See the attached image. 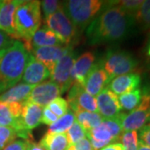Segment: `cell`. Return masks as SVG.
Here are the masks:
<instances>
[{
    "label": "cell",
    "instance_id": "ffe728a7",
    "mask_svg": "<svg viewBox=\"0 0 150 150\" xmlns=\"http://www.w3.org/2000/svg\"><path fill=\"white\" fill-rule=\"evenodd\" d=\"M86 137L90 141L93 150L102 149L111 143L116 142L109 130L103 123L97 128L88 132Z\"/></svg>",
    "mask_w": 150,
    "mask_h": 150
},
{
    "label": "cell",
    "instance_id": "f35d334b",
    "mask_svg": "<svg viewBox=\"0 0 150 150\" xmlns=\"http://www.w3.org/2000/svg\"><path fill=\"white\" fill-rule=\"evenodd\" d=\"M27 141L24 140H15L11 143L3 150H26L27 149Z\"/></svg>",
    "mask_w": 150,
    "mask_h": 150
},
{
    "label": "cell",
    "instance_id": "1f68e13d",
    "mask_svg": "<svg viewBox=\"0 0 150 150\" xmlns=\"http://www.w3.org/2000/svg\"><path fill=\"white\" fill-rule=\"evenodd\" d=\"M16 138L18 135L14 129L0 125V150H3L6 146L15 141Z\"/></svg>",
    "mask_w": 150,
    "mask_h": 150
},
{
    "label": "cell",
    "instance_id": "7c38bea8",
    "mask_svg": "<svg viewBox=\"0 0 150 150\" xmlns=\"http://www.w3.org/2000/svg\"><path fill=\"white\" fill-rule=\"evenodd\" d=\"M72 48L71 46H49V47H40L32 48V55L42 63L52 74L55 65L64 55L69 52Z\"/></svg>",
    "mask_w": 150,
    "mask_h": 150
},
{
    "label": "cell",
    "instance_id": "8fae6325",
    "mask_svg": "<svg viewBox=\"0 0 150 150\" xmlns=\"http://www.w3.org/2000/svg\"><path fill=\"white\" fill-rule=\"evenodd\" d=\"M96 100L98 112L103 119H112L120 115L122 108L118 97L108 87H105L97 95Z\"/></svg>",
    "mask_w": 150,
    "mask_h": 150
},
{
    "label": "cell",
    "instance_id": "f1b7e54d",
    "mask_svg": "<svg viewBox=\"0 0 150 150\" xmlns=\"http://www.w3.org/2000/svg\"><path fill=\"white\" fill-rule=\"evenodd\" d=\"M119 140L123 145V150H138L139 141L137 131L123 132Z\"/></svg>",
    "mask_w": 150,
    "mask_h": 150
},
{
    "label": "cell",
    "instance_id": "8d00e7d4",
    "mask_svg": "<svg viewBox=\"0 0 150 150\" xmlns=\"http://www.w3.org/2000/svg\"><path fill=\"white\" fill-rule=\"evenodd\" d=\"M139 141L145 145L150 147V123L146 124L141 129H139Z\"/></svg>",
    "mask_w": 150,
    "mask_h": 150
},
{
    "label": "cell",
    "instance_id": "5bb4252c",
    "mask_svg": "<svg viewBox=\"0 0 150 150\" xmlns=\"http://www.w3.org/2000/svg\"><path fill=\"white\" fill-rule=\"evenodd\" d=\"M109 81V77L103 69V62L99 61L93 66L83 86L88 93L93 97L97 96L108 84Z\"/></svg>",
    "mask_w": 150,
    "mask_h": 150
},
{
    "label": "cell",
    "instance_id": "9a60e30c",
    "mask_svg": "<svg viewBox=\"0 0 150 150\" xmlns=\"http://www.w3.org/2000/svg\"><path fill=\"white\" fill-rule=\"evenodd\" d=\"M51 77V73L44 65L30 54L26 68L22 77L23 83L38 85Z\"/></svg>",
    "mask_w": 150,
    "mask_h": 150
},
{
    "label": "cell",
    "instance_id": "ba28073f",
    "mask_svg": "<svg viewBox=\"0 0 150 150\" xmlns=\"http://www.w3.org/2000/svg\"><path fill=\"white\" fill-rule=\"evenodd\" d=\"M45 26L54 33L62 43L67 45L74 38L76 34V28L63 8L45 18Z\"/></svg>",
    "mask_w": 150,
    "mask_h": 150
},
{
    "label": "cell",
    "instance_id": "d4e9b609",
    "mask_svg": "<svg viewBox=\"0 0 150 150\" xmlns=\"http://www.w3.org/2000/svg\"><path fill=\"white\" fill-rule=\"evenodd\" d=\"M143 97V91L138 88L134 91L122 94L118 97L121 108L126 112H132L139 105Z\"/></svg>",
    "mask_w": 150,
    "mask_h": 150
},
{
    "label": "cell",
    "instance_id": "f6af8a7d",
    "mask_svg": "<svg viewBox=\"0 0 150 150\" xmlns=\"http://www.w3.org/2000/svg\"><path fill=\"white\" fill-rule=\"evenodd\" d=\"M149 42H150V34H149Z\"/></svg>",
    "mask_w": 150,
    "mask_h": 150
},
{
    "label": "cell",
    "instance_id": "d6986e66",
    "mask_svg": "<svg viewBox=\"0 0 150 150\" xmlns=\"http://www.w3.org/2000/svg\"><path fill=\"white\" fill-rule=\"evenodd\" d=\"M43 108L32 103H23L22 108L21 124L23 130L31 134L32 129L37 128L41 123Z\"/></svg>",
    "mask_w": 150,
    "mask_h": 150
},
{
    "label": "cell",
    "instance_id": "d590c367",
    "mask_svg": "<svg viewBox=\"0 0 150 150\" xmlns=\"http://www.w3.org/2000/svg\"><path fill=\"white\" fill-rule=\"evenodd\" d=\"M67 150H93L91 143L88 138H84L77 144L69 145Z\"/></svg>",
    "mask_w": 150,
    "mask_h": 150
},
{
    "label": "cell",
    "instance_id": "b9f144b4",
    "mask_svg": "<svg viewBox=\"0 0 150 150\" xmlns=\"http://www.w3.org/2000/svg\"><path fill=\"white\" fill-rule=\"evenodd\" d=\"M138 150H150V147L145 145L144 143H142L141 141L139 142V147H138Z\"/></svg>",
    "mask_w": 150,
    "mask_h": 150
},
{
    "label": "cell",
    "instance_id": "cb8c5ba5",
    "mask_svg": "<svg viewBox=\"0 0 150 150\" xmlns=\"http://www.w3.org/2000/svg\"><path fill=\"white\" fill-rule=\"evenodd\" d=\"M74 113L75 118H77V122L83 128L86 133L97 128L103 121V118L98 112L79 111Z\"/></svg>",
    "mask_w": 150,
    "mask_h": 150
},
{
    "label": "cell",
    "instance_id": "30bf717a",
    "mask_svg": "<svg viewBox=\"0 0 150 150\" xmlns=\"http://www.w3.org/2000/svg\"><path fill=\"white\" fill-rule=\"evenodd\" d=\"M74 61L75 53L72 48L69 52L57 63L51 74V81L59 85L61 93H64L67 90H69L73 85L71 73Z\"/></svg>",
    "mask_w": 150,
    "mask_h": 150
},
{
    "label": "cell",
    "instance_id": "8992f818",
    "mask_svg": "<svg viewBox=\"0 0 150 150\" xmlns=\"http://www.w3.org/2000/svg\"><path fill=\"white\" fill-rule=\"evenodd\" d=\"M123 132L137 131L150 123V93L143 94L139 105L129 113L118 116Z\"/></svg>",
    "mask_w": 150,
    "mask_h": 150
},
{
    "label": "cell",
    "instance_id": "9c48e42d",
    "mask_svg": "<svg viewBox=\"0 0 150 150\" xmlns=\"http://www.w3.org/2000/svg\"><path fill=\"white\" fill-rule=\"evenodd\" d=\"M67 102L70 109L74 112L79 111L98 112L96 98L88 93L80 83H74L71 86Z\"/></svg>",
    "mask_w": 150,
    "mask_h": 150
},
{
    "label": "cell",
    "instance_id": "60d3db41",
    "mask_svg": "<svg viewBox=\"0 0 150 150\" xmlns=\"http://www.w3.org/2000/svg\"><path fill=\"white\" fill-rule=\"evenodd\" d=\"M27 149L26 150H45L39 144L33 141H27Z\"/></svg>",
    "mask_w": 150,
    "mask_h": 150
},
{
    "label": "cell",
    "instance_id": "4dcf8cb0",
    "mask_svg": "<svg viewBox=\"0 0 150 150\" xmlns=\"http://www.w3.org/2000/svg\"><path fill=\"white\" fill-rule=\"evenodd\" d=\"M47 107L49 108L50 111L54 112L58 118L64 116L69 109L67 100L61 97L56 98L49 104L47 105Z\"/></svg>",
    "mask_w": 150,
    "mask_h": 150
},
{
    "label": "cell",
    "instance_id": "83f0119b",
    "mask_svg": "<svg viewBox=\"0 0 150 150\" xmlns=\"http://www.w3.org/2000/svg\"><path fill=\"white\" fill-rule=\"evenodd\" d=\"M65 134H66L69 145L77 144L78 142L86 138L87 136L86 131L77 121H75L74 123L71 126V128Z\"/></svg>",
    "mask_w": 150,
    "mask_h": 150
},
{
    "label": "cell",
    "instance_id": "4fadbf2b",
    "mask_svg": "<svg viewBox=\"0 0 150 150\" xmlns=\"http://www.w3.org/2000/svg\"><path fill=\"white\" fill-rule=\"evenodd\" d=\"M60 94L61 91L57 83L51 80L45 81L33 88L24 103H32L41 107L47 106Z\"/></svg>",
    "mask_w": 150,
    "mask_h": 150
},
{
    "label": "cell",
    "instance_id": "7402d4cb",
    "mask_svg": "<svg viewBox=\"0 0 150 150\" xmlns=\"http://www.w3.org/2000/svg\"><path fill=\"white\" fill-rule=\"evenodd\" d=\"M36 85L18 83L0 94V101L23 103Z\"/></svg>",
    "mask_w": 150,
    "mask_h": 150
},
{
    "label": "cell",
    "instance_id": "e575fe53",
    "mask_svg": "<svg viewBox=\"0 0 150 150\" xmlns=\"http://www.w3.org/2000/svg\"><path fill=\"white\" fill-rule=\"evenodd\" d=\"M58 118H59L52 111H50L47 106L43 108L42 118H41V123L46 124V125H51V124L55 123L58 120Z\"/></svg>",
    "mask_w": 150,
    "mask_h": 150
},
{
    "label": "cell",
    "instance_id": "e0dca14e",
    "mask_svg": "<svg viewBox=\"0 0 150 150\" xmlns=\"http://www.w3.org/2000/svg\"><path fill=\"white\" fill-rule=\"evenodd\" d=\"M141 83V77L139 74L130 73L115 77L109 81L108 87L116 95H122L138 89Z\"/></svg>",
    "mask_w": 150,
    "mask_h": 150
},
{
    "label": "cell",
    "instance_id": "7bdbcfd3",
    "mask_svg": "<svg viewBox=\"0 0 150 150\" xmlns=\"http://www.w3.org/2000/svg\"><path fill=\"white\" fill-rule=\"evenodd\" d=\"M147 54L149 57H150V42H149V45H148V48H147Z\"/></svg>",
    "mask_w": 150,
    "mask_h": 150
},
{
    "label": "cell",
    "instance_id": "44dd1931",
    "mask_svg": "<svg viewBox=\"0 0 150 150\" xmlns=\"http://www.w3.org/2000/svg\"><path fill=\"white\" fill-rule=\"evenodd\" d=\"M64 43L59 37L49 30L46 26L39 28L35 33L33 35L30 40V48H40V47H49V46H60Z\"/></svg>",
    "mask_w": 150,
    "mask_h": 150
},
{
    "label": "cell",
    "instance_id": "836d02e7",
    "mask_svg": "<svg viewBox=\"0 0 150 150\" xmlns=\"http://www.w3.org/2000/svg\"><path fill=\"white\" fill-rule=\"evenodd\" d=\"M40 7L43 11L44 18H47L63 8V3L57 0H43L40 2Z\"/></svg>",
    "mask_w": 150,
    "mask_h": 150
},
{
    "label": "cell",
    "instance_id": "5b68a950",
    "mask_svg": "<svg viewBox=\"0 0 150 150\" xmlns=\"http://www.w3.org/2000/svg\"><path fill=\"white\" fill-rule=\"evenodd\" d=\"M102 62L110 80L120 75L130 74L139 64L133 54L122 49H110Z\"/></svg>",
    "mask_w": 150,
    "mask_h": 150
},
{
    "label": "cell",
    "instance_id": "ac0fdd59",
    "mask_svg": "<svg viewBox=\"0 0 150 150\" xmlns=\"http://www.w3.org/2000/svg\"><path fill=\"white\" fill-rule=\"evenodd\" d=\"M95 55L93 52L87 51L75 59L71 73L73 84L74 83H78L83 85L87 75L95 64Z\"/></svg>",
    "mask_w": 150,
    "mask_h": 150
},
{
    "label": "cell",
    "instance_id": "52a82bcc",
    "mask_svg": "<svg viewBox=\"0 0 150 150\" xmlns=\"http://www.w3.org/2000/svg\"><path fill=\"white\" fill-rule=\"evenodd\" d=\"M22 108L21 103H9L0 101V125L10 127L17 132L18 138L24 141H32V134L26 133L23 130L21 124Z\"/></svg>",
    "mask_w": 150,
    "mask_h": 150
},
{
    "label": "cell",
    "instance_id": "f546056e",
    "mask_svg": "<svg viewBox=\"0 0 150 150\" xmlns=\"http://www.w3.org/2000/svg\"><path fill=\"white\" fill-rule=\"evenodd\" d=\"M143 0H122V1H112V3L118 8H120L125 13L132 16H135L140 6L143 4Z\"/></svg>",
    "mask_w": 150,
    "mask_h": 150
},
{
    "label": "cell",
    "instance_id": "ee69618b",
    "mask_svg": "<svg viewBox=\"0 0 150 150\" xmlns=\"http://www.w3.org/2000/svg\"><path fill=\"white\" fill-rule=\"evenodd\" d=\"M2 2H3V1H0V6H1V4H2Z\"/></svg>",
    "mask_w": 150,
    "mask_h": 150
},
{
    "label": "cell",
    "instance_id": "74e56055",
    "mask_svg": "<svg viewBox=\"0 0 150 150\" xmlns=\"http://www.w3.org/2000/svg\"><path fill=\"white\" fill-rule=\"evenodd\" d=\"M14 41L15 40L13 38H11L8 34L0 30V51L10 46Z\"/></svg>",
    "mask_w": 150,
    "mask_h": 150
},
{
    "label": "cell",
    "instance_id": "6da1fadb",
    "mask_svg": "<svg viewBox=\"0 0 150 150\" xmlns=\"http://www.w3.org/2000/svg\"><path fill=\"white\" fill-rule=\"evenodd\" d=\"M88 24L86 38L90 45L117 43L132 35L135 30L136 20L112 2Z\"/></svg>",
    "mask_w": 150,
    "mask_h": 150
},
{
    "label": "cell",
    "instance_id": "3957f363",
    "mask_svg": "<svg viewBox=\"0 0 150 150\" xmlns=\"http://www.w3.org/2000/svg\"><path fill=\"white\" fill-rule=\"evenodd\" d=\"M41 22L40 1H22L15 11L14 26L18 39H21L29 52H31L30 40L40 27Z\"/></svg>",
    "mask_w": 150,
    "mask_h": 150
},
{
    "label": "cell",
    "instance_id": "d6a6232c",
    "mask_svg": "<svg viewBox=\"0 0 150 150\" xmlns=\"http://www.w3.org/2000/svg\"><path fill=\"white\" fill-rule=\"evenodd\" d=\"M103 123L109 130V132L111 133L115 141L118 142L123 132L119 118L118 117V118H112V119H103Z\"/></svg>",
    "mask_w": 150,
    "mask_h": 150
},
{
    "label": "cell",
    "instance_id": "4316f807",
    "mask_svg": "<svg viewBox=\"0 0 150 150\" xmlns=\"http://www.w3.org/2000/svg\"><path fill=\"white\" fill-rule=\"evenodd\" d=\"M134 18L144 29L150 32V0H145L140 6Z\"/></svg>",
    "mask_w": 150,
    "mask_h": 150
},
{
    "label": "cell",
    "instance_id": "603a6c76",
    "mask_svg": "<svg viewBox=\"0 0 150 150\" xmlns=\"http://www.w3.org/2000/svg\"><path fill=\"white\" fill-rule=\"evenodd\" d=\"M39 144L45 150H67L69 146L65 133L54 134L48 132L43 135Z\"/></svg>",
    "mask_w": 150,
    "mask_h": 150
},
{
    "label": "cell",
    "instance_id": "2e32d148",
    "mask_svg": "<svg viewBox=\"0 0 150 150\" xmlns=\"http://www.w3.org/2000/svg\"><path fill=\"white\" fill-rule=\"evenodd\" d=\"M21 3V0H5L0 6V30L13 39L18 38L14 26L15 11Z\"/></svg>",
    "mask_w": 150,
    "mask_h": 150
},
{
    "label": "cell",
    "instance_id": "484cf974",
    "mask_svg": "<svg viewBox=\"0 0 150 150\" xmlns=\"http://www.w3.org/2000/svg\"><path fill=\"white\" fill-rule=\"evenodd\" d=\"M75 113L73 110L69 109V111L65 113L64 116L58 118V120L53 124L49 125L48 129V133H54V134H63L66 133L71 126L74 123Z\"/></svg>",
    "mask_w": 150,
    "mask_h": 150
},
{
    "label": "cell",
    "instance_id": "277c9868",
    "mask_svg": "<svg viewBox=\"0 0 150 150\" xmlns=\"http://www.w3.org/2000/svg\"><path fill=\"white\" fill-rule=\"evenodd\" d=\"M103 4L99 0H69L63 4V8L75 28L83 29L95 18Z\"/></svg>",
    "mask_w": 150,
    "mask_h": 150
},
{
    "label": "cell",
    "instance_id": "ab89813d",
    "mask_svg": "<svg viewBox=\"0 0 150 150\" xmlns=\"http://www.w3.org/2000/svg\"><path fill=\"white\" fill-rule=\"evenodd\" d=\"M100 150H123V145L121 144V143L115 142V143H112L110 144L105 146Z\"/></svg>",
    "mask_w": 150,
    "mask_h": 150
},
{
    "label": "cell",
    "instance_id": "7a4b0ae2",
    "mask_svg": "<svg viewBox=\"0 0 150 150\" xmlns=\"http://www.w3.org/2000/svg\"><path fill=\"white\" fill-rule=\"evenodd\" d=\"M30 54L19 40L0 51V94L21 80Z\"/></svg>",
    "mask_w": 150,
    "mask_h": 150
}]
</instances>
